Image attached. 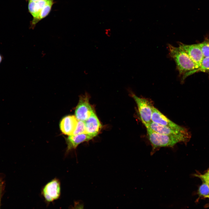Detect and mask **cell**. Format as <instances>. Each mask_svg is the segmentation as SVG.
<instances>
[{"label":"cell","mask_w":209,"mask_h":209,"mask_svg":"<svg viewBox=\"0 0 209 209\" xmlns=\"http://www.w3.org/2000/svg\"><path fill=\"white\" fill-rule=\"evenodd\" d=\"M208 170H209V169H208Z\"/></svg>","instance_id":"obj_22"},{"label":"cell","mask_w":209,"mask_h":209,"mask_svg":"<svg viewBox=\"0 0 209 209\" xmlns=\"http://www.w3.org/2000/svg\"><path fill=\"white\" fill-rule=\"evenodd\" d=\"M194 176L202 179L204 182L209 184V170L203 174H195Z\"/></svg>","instance_id":"obj_18"},{"label":"cell","mask_w":209,"mask_h":209,"mask_svg":"<svg viewBox=\"0 0 209 209\" xmlns=\"http://www.w3.org/2000/svg\"><path fill=\"white\" fill-rule=\"evenodd\" d=\"M198 193L201 196L209 198V185L203 183L199 188Z\"/></svg>","instance_id":"obj_14"},{"label":"cell","mask_w":209,"mask_h":209,"mask_svg":"<svg viewBox=\"0 0 209 209\" xmlns=\"http://www.w3.org/2000/svg\"><path fill=\"white\" fill-rule=\"evenodd\" d=\"M54 3V0H49L42 9L37 19L33 22L30 24V28L33 29L37 23L48 15Z\"/></svg>","instance_id":"obj_13"},{"label":"cell","mask_w":209,"mask_h":209,"mask_svg":"<svg viewBox=\"0 0 209 209\" xmlns=\"http://www.w3.org/2000/svg\"><path fill=\"white\" fill-rule=\"evenodd\" d=\"M151 120L154 122L179 130L185 131L188 129L174 122L154 107L152 109Z\"/></svg>","instance_id":"obj_7"},{"label":"cell","mask_w":209,"mask_h":209,"mask_svg":"<svg viewBox=\"0 0 209 209\" xmlns=\"http://www.w3.org/2000/svg\"><path fill=\"white\" fill-rule=\"evenodd\" d=\"M145 126L146 127L149 128L156 132L162 134L191 136V133L188 129L185 131L179 130L160 125L152 121Z\"/></svg>","instance_id":"obj_8"},{"label":"cell","mask_w":209,"mask_h":209,"mask_svg":"<svg viewBox=\"0 0 209 209\" xmlns=\"http://www.w3.org/2000/svg\"><path fill=\"white\" fill-rule=\"evenodd\" d=\"M199 71L209 73V57H204L197 70V72Z\"/></svg>","instance_id":"obj_16"},{"label":"cell","mask_w":209,"mask_h":209,"mask_svg":"<svg viewBox=\"0 0 209 209\" xmlns=\"http://www.w3.org/2000/svg\"></svg>","instance_id":"obj_23"},{"label":"cell","mask_w":209,"mask_h":209,"mask_svg":"<svg viewBox=\"0 0 209 209\" xmlns=\"http://www.w3.org/2000/svg\"><path fill=\"white\" fill-rule=\"evenodd\" d=\"M30 0V1H36L40 0Z\"/></svg>","instance_id":"obj_21"},{"label":"cell","mask_w":209,"mask_h":209,"mask_svg":"<svg viewBox=\"0 0 209 209\" xmlns=\"http://www.w3.org/2000/svg\"><path fill=\"white\" fill-rule=\"evenodd\" d=\"M199 44L204 57H209V39H206Z\"/></svg>","instance_id":"obj_17"},{"label":"cell","mask_w":209,"mask_h":209,"mask_svg":"<svg viewBox=\"0 0 209 209\" xmlns=\"http://www.w3.org/2000/svg\"><path fill=\"white\" fill-rule=\"evenodd\" d=\"M168 48L170 56L176 63L182 82L189 76L197 72L199 67L181 48L169 44Z\"/></svg>","instance_id":"obj_1"},{"label":"cell","mask_w":209,"mask_h":209,"mask_svg":"<svg viewBox=\"0 0 209 209\" xmlns=\"http://www.w3.org/2000/svg\"><path fill=\"white\" fill-rule=\"evenodd\" d=\"M29 12L33 17L30 24L33 22L38 18L42 9L49 0H40L36 1L27 0Z\"/></svg>","instance_id":"obj_12"},{"label":"cell","mask_w":209,"mask_h":209,"mask_svg":"<svg viewBox=\"0 0 209 209\" xmlns=\"http://www.w3.org/2000/svg\"><path fill=\"white\" fill-rule=\"evenodd\" d=\"M5 188V183L2 179H0V207L3 192Z\"/></svg>","instance_id":"obj_19"},{"label":"cell","mask_w":209,"mask_h":209,"mask_svg":"<svg viewBox=\"0 0 209 209\" xmlns=\"http://www.w3.org/2000/svg\"><path fill=\"white\" fill-rule=\"evenodd\" d=\"M2 57L0 55V63L1 62L2 60Z\"/></svg>","instance_id":"obj_20"},{"label":"cell","mask_w":209,"mask_h":209,"mask_svg":"<svg viewBox=\"0 0 209 209\" xmlns=\"http://www.w3.org/2000/svg\"><path fill=\"white\" fill-rule=\"evenodd\" d=\"M146 128L148 139L152 147V155L156 149L161 147H172L180 142L186 144L191 136L163 134L156 132L149 127Z\"/></svg>","instance_id":"obj_2"},{"label":"cell","mask_w":209,"mask_h":209,"mask_svg":"<svg viewBox=\"0 0 209 209\" xmlns=\"http://www.w3.org/2000/svg\"><path fill=\"white\" fill-rule=\"evenodd\" d=\"M179 46L188 54L199 68L204 57L199 44L187 45L180 43Z\"/></svg>","instance_id":"obj_6"},{"label":"cell","mask_w":209,"mask_h":209,"mask_svg":"<svg viewBox=\"0 0 209 209\" xmlns=\"http://www.w3.org/2000/svg\"><path fill=\"white\" fill-rule=\"evenodd\" d=\"M131 96L137 106L140 119L145 126L152 121V109L154 106L147 99L139 97L133 93Z\"/></svg>","instance_id":"obj_3"},{"label":"cell","mask_w":209,"mask_h":209,"mask_svg":"<svg viewBox=\"0 0 209 209\" xmlns=\"http://www.w3.org/2000/svg\"><path fill=\"white\" fill-rule=\"evenodd\" d=\"M92 139L87 134L69 136L66 139L67 145L66 154H67L71 150L75 149L80 143L89 141Z\"/></svg>","instance_id":"obj_11"},{"label":"cell","mask_w":209,"mask_h":209,"mask_svg":"<svg viewBox=\"0 0 209 209\" xmlns=\"http://www.w3.org/2000/svg\"><path fill=\"white\" fill-rule=\"evenodd\" d=\"M84 121L86 134L93 138L98 135L102 128V125L94 111Z\"/></svg>","instance_id":"obj_9"},{"label":"cell","mask_w":209,"mask_h":209,"mask_svg":"<svg viewBox=\"0 0 209 209\" xmlns=\"http://www.w3.org/2000/svg\"><path fill=\"white\" fill-rule=\"evenodd\" d=\"M83 134H86L84 121L78 120L76 128L72 135H77Z\"/></svg>","instance_id":"obj_15"},{"label":"cell","mask_w":209,"mask_h":209,"mask_svg":"<svg viewBox=\"0 0 209 209\" xmlns=\"http://www.w3.org/2000/svg\"><path fill=\"white\" fill-rule=\"evenodd\" d=\"M61 183L59 179L55 178L47 183L42 188L41 194L48 203L53 202L60 197Z\"/></svg>","instance_id":"obj_4"},{"label":"cell","mask_w":209,"mask_h":209,"mask_svg":"<svg viewBox=\"0 0 209 209\" xmlns=\"http://www.w3.org/2000/svg\"><path fill=\"white\" fill-rule=\"evenodd\" d=\"M78 120L75 116L68 115L61 120L60 127L62 132L68 136L72 135L76 128Z\"/></svg>","instance_id":"obj_10"},{"label":"cell","mask_w":209,"mask_h":209,"mask_svg":"<svg viewBox=\"0 0 209 209\" xmlns=\"http://www.w3.org/2000/svg\"><path fill=\"white\" fill-rule=\"evenodd\" d=\"M89 96L87 93L80 96L78 103L75 110L77 120L85 121L94 111L89 102Z\"/></svg>","instance_id":"obj_5"}]
</instances>
